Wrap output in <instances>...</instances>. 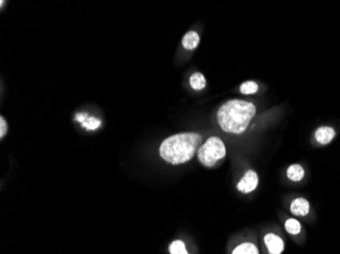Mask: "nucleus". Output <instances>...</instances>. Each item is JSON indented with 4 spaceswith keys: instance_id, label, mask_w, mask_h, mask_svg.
Instances as JSON below:
<instances>
[{
    "instance_id": "nucleus-5",
    "label": "nucleus",
    "mask_w": 340,
    "mask_h": 254,
    "mask_svg": "<svg viewBox=\"0 0 340 254\" xmlns=\"http://www.w3.org/2000/svg\"><path fill=\"white\" fill-rule=\"evenodd\" d=\"M264 242L270 254H281L284 250L283 240L274 233H269L264 237Z\"/></svg>"
},
{
    "instance_id": "nucleus-6",
    "label": "nucleus",
    "mask_w": 340,
    "mask_h": 254,
    "mask_svg": "<svg viewBox=\"0 0 340 254\" xmlns=\"http://www.w3.org/2000/svg\"><path fill=\"white\" fill-rule=\"evenodd\" d=\"M335 137V130L330 126H321L315 132V138L321 145H328Z\"/></svg>"
},
{
    "instance_id": "nucleus-11",
    "label": "nucleus",
    "mask_w": 340,
    "mask_h": 254,
    "mask_svg": "<svg viewBox=\"0 0 340 254\" xmlns=\"http://www.w3.org/2000/svg\"><path fill=\"white\" fill-rule=\"evenodd\" d=\"M232 254H260V252L255 244L246 242V243L238 245L232 251Z\"/></svg>"
},
{
    "instance_id": "nucleus-14",
    "label": "nucleus",
    "mask_w": 340,
    "mask_h": 254,
    "mask_svg": "<svg viewBox=\"0 0 340 254\" xmlns=\"http://www.w3.org/2000/svg\"><path fill=\"white\" fill-rule=\"evenodd\" d=\"M169 251L171 254H188L185 244L181 240H175L170 244Z\"/></svg>"
},
{
    "instance_id": "nucleus-7",
    "label": "nucleus",
    "mask_w": 340,
    "mask_h": 254,
    "mask_svg": "<svg viewBox=\"0 0 340 254\" xmlns=\"http://www.w3.org/2000/svg\"><path fill=\"white\" fill-rule=\"evenodd\" d=\"M291 212L297 217H305L310 212V203L306 198H295L291 205Z\"/></svg>"
},
{
    "instance_id": "nucleus-8",
    "label": "nucleus",
    "mask_w": 340,
    "mask_h": 254,
    "mask_svg": "<svg viewBox=\"0 0 340 254\" xmlns=\"http://www.w3.org/2000/svg\"><path fill=\"white\" fill-rule=\"evenodd\" d=\"M199 43H200V36L197 32L195 31H190V32H187L183 38H182V46L184 49L188 50V51H192V50H195L198 46H199Z\"/></svg>"
},
{
    "instance_id": "nucleus-10",
    "label": "nucleus",
    "mask_w": 340,
    "mask_h": 254,
    "mask_svg": "<svg viewBox=\"0 0 340 254\" xmlns=\"http://www.w3.org/2000/svg\"><path fill=\"white\" fill-rule=\"evenodd\" d=\"M190 85L194 88L195 91H202L206 86V79L205 76L200 73V72H195L192 74L190 78Z\"/></svg>"
},
{
    "instance_id": "nucleus-9",
    "label": "nucleus",
    "mask_w": 340,
    "mask_h": 254,
    "mask_svg": "<svg viewBox=\"0 0 340 254\" xmlns=\"http://www.w3.org/2000/svg\"><path fill=\"white\" fill-rule=\"evenodd\" d=\"M287 177L289 180L295 181V182H298L304 179L305 177V170L304 168L300 166L298 164H295L292 165V166H289L287 169Z\"/></svg>"
},
{
    "instance_id": "nucleus-13",
    "label": "nucleus",
    "mask_w": 340,
    "mask_h": 254,
    "mask_svg": "<svg viewBox=\"0 0 340 254\" xmlns=\"http://www.w3.org/2000/svg\"><path fill=\"white\" fill-rule=\"evenodd\" d=\"M258 90H259V85L255 82H250V81L242 84L241 87H239V91H241V93L244 95L256 94Z\"/></svg>"
},
{
    "instance_id": "nucleus-12",
    "label": "nucleus",
    "mask_w": 340,
    "mask_h": 254,
    "mask_svg": "<svg viewBox=\"0 0 340 254\" xmlns=\"http://www.w3.org/2000/svg\"><path fill=\"white\" fill-rule=\"evenodd\" d=\"M285 229L286 231L292 234V235H297L300 233L301 231V225L300 223L295 220V219H288L285 222Z\"/></svg>"
},
{
    "instance_id": "nucleus-16",
    "label": "nucleus",
    "mask_w": 340,
    "mask_h": 254,
    "mask_svg": "<svg viewBox=\"0 0 340 254\" xmlns=\"http://www.w3.org/2000/svg\"><path fill=\"white\" fill-rule=\"evenodd\" d=\"M8 130V126H7V122L4 119L3 116L0 117V137L3 138Z\"/></svg>"
},
{
    "instance_id": "nucleus-1",
    "label": "nucleus",
    "mask_w": 340,
    "mask_h": 254,
    "mask_svg": "<svg viewBox=\"0 0 340 254\" xmlns=\"http://www.w3.org/2000/svg\"><path fill=\"white\" fill-rule=\"evenodd\" d=\"M255 114L256 106L250 102L229 100L219 108L217 121L223 131L241 134L247 130Z\"/></svg>"
},
{
    "instance_id": "nucleus-15",
    "label": "nucleus",
    "mask_w": 340,
    "mask_h": 254,
    "mask_svg": "<svg viewBox=\"0 0 340 254\" xmlns=\"http://www.w3.org/2000/svg\"><path fill=\"white\" fill-rule=\"evenodd\" d=\"M100 124H101V121L96 119V118H93V117L89 118L86 122H84V126L87 127V128L90 129V130L96 129L97 127L100 126Z\"/></svg>"
},
{
    "instance_id": "nucleus-3",
    "label": "nucleus",
    "mask_w": 340,
    "mask_h": 254,
    "mask_svg": "<svg viewBox=\"0 0 340 254\" xmlns=\"http://www.w3.org/2000/svg\"><path fill=\"white\" fill-rule=\"evenodd\" d=\"M226 155V148L218 136H211L198 150L199 161L206 167H213Z\"/></svg>"
},
{
    "instance_id": "nucleus-4",
    "label": "nucleus",
    "mask_w": 340,
    "mask_h": 254,
    "mask_svg": "<svg viewBox=\"0 0 340 254\" xmlns=\"http://www.w3.org/2000/svg\"><path fill=\"white\" fill-rule=\"evenodd\" d=\"M259 183V177L257 173L253 170H249L245 176L242 178L241 181L237 183V189L238 191L242 193L248 194L257 188Z\"/></svg>"
},
{
    "instance_id": "nucleus-2",
    "label": "nucleus",
    "mask_w": 340,
    "mask_h": 254,
    "mask_svg": "<svg viewBox=\"0 0 340 254\" xmlns=\"http://www.w3.org/2000/svg\"><path fill=\"white\" fill-rule=\"evenodd\" d=\"M201 142L202 136L197 132H181L171 135L162 142L159 148L160 156L172 165L186 163L194 157Z\"/></svg>"
}]
</instances>
